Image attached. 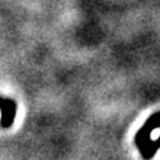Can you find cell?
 Segmentation results:
<instances>
[{
	"label": "cell",
	"instance_id": "obj_1",
	"mask_svg": "<svg viewBox=\"0 0 160 160\" xmlns=\"http://www.w3.org/2000/svg\"><path fill=\"white\" fill-rule=\"evenodd\" d=\"M156 129H160V111L153 113L147 119V122L141 126V129L137 132V135H135V145L138 147V150L142 148L145 144H148L151 141V133Z\"/></svg>",
	"mask_w": 160,
	"mask_h": 160
},
{
	"label": "cell",
	"instance_id": "obj_2",
	"mask_svg": "<svg viewBox=\"0 0 160 160\" xmlns=\"http://www.w3.org/2000/svg\"><path fill=\"white\" fill-rule=\"evenodd\" d=\"M156 144H157V147H159V148H160V135H159V138L156 139Z\"/></svg>",
	"mask_w": 160,
	"mask_h": 160
}]
</instances>
